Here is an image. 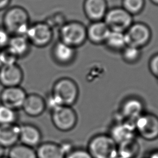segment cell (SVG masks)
<instances>
[{
    "instance_id": "obj_1",
    "label": "cell",
    "mask_w": 158,
    "mask_h": 158,
    "mask_svg": "<svg viewBox=\"0 0 158 158\" xmlns=\"http://www.w3.org/2000/svg\"><path fill=\"white\" fill-rule=\"evenodd\" d=\"M3 28L12 35H25L30 25L27 10L19 6L9 7L2 18Z\"/></svg>"
},
{
    "instance_id": "obj_2",
    "label": "cell",
    "mask_w": 158,
    "mask_h": 158,
    "mask_svg": "<svg viewBox=\"0 0 158 158\" xmlns=\"http://www.w3.org/2000/svg\"><path fill=\"white\" fill-rule=\"evenodd\" d=\"M93 158H116L117 144L109 134H98L89 141L87 149Z\"/></svg>"
},
{
    "instance_id": "obj_3",
    "label": "cell",
    "mask_w": 158,
    "mask_h": 158,
    "mask_svg": "<svg viewBox=\"0 0 158 158\" xmlns=\"http://www.w3.org/2000/svg\"><path fill=\"white\" fill-rule=\"evenodd\" d=\"M51 93L62 106H72L78 98L79 88L73 80L63 77L54 83Z\"/></svg>"
},
{
    "instance_id": "obj_4",
    "label": "cell",
    "mask_w": 158,
    "mask_h": 158,
    "mask_svg": "<svg viewBox=\"0 0 158 158\" xmlns=\"http://www.w3.org/2000/svg\"><path fill=\"white\" fill-rule=\"evenodd\" d=\"M61 41L76 48L84 44L87 40L86 27L80 22H66L59 29Z\"/></svg>"
},
{
    "instance_id": "obj_5",
    "label": "cell",
    "mask_w": 158,
    "mask_h": 158,
    "mask_svg": "<svg viewBox=\"0 0 158 158\" xmlns=\"http://www.w3.org/2000/svg\"><path fill=\"white\" fill-rule=\"evenodd\" d=\"M51 112L52 124L57 130L68 131L76 126L78 117L72 106H61Z\"/></svg>"
},
{
    "instance_id": "obj_6",
    "label": "cell",
    "mask_w": 158,
    "mask_h": 158,
    "mask_svg": "<svg viewBox=\"0 0 158 158\" xmlns=\"http://www.w3.org/2000/svg\"><path fill=\"white\" fill-rule=\"evenodd\" d=\"M25 36L31 44L43 48L52 41L53 30L46 22H38L30 24Z\"/></svg>"
},
{
    "instance_id": "obj_7",
    "label": "cell",
    "mask_w": 158,
    "mask_h": 158,
    "mask_svg": "<svg viewBox=\"0 0 158 158\" xmlns=\"http://www.w3.org/2000/svg\"><path fill=\"white\" fill-rule=\"evenodd\" d=\"M135 127L139 136L147 141L158 138V116L152 113H143L135 121Z\"/></svg>"
},
{
    "instance_id": "obj_8",
    "label": "cell",
    "mask_w": 158,
    "mask_h": 158,
    "mask_svg": "<svg viewBox=\"0 0 158 158\" xmlns=\"http://www.w3.org/2000/svg\"><path fill=\"white\" fill-rule=\"evenodd\" d=\"M103 21L110 30L125 32L133 24V17L123 7H115L107 10Z\"/></svg>"
},
{
    "instance_id": "obj_9",
    "label": "cell",
    "mask_w": 158,
    "mask_h": 158,
    "mask_svg": "<svg viewBox=\"0 0 158 158\" xmlns=\"http://www.w3.org/2000/svg\"><path fill=\"white\" fill-rule=\"evenodd\" d=\"M143 113H144L143 101L137 97L131 96L126 98L122 102L118 119L135 122Z\"/></svg>"
},
{
    "instance_id": "obj_10",
    "label": "cell",
    "mask_w": 158,
    "mask_h": 158,
    "mask_svg": "<svg viewBox=\"0 0 158 158\" xmlns=\"http://www.w3.org/2000/svg\"><path fill=\"white\" fill-rule=\"evenodd\" d=\"M127 45L141 48L150 40L151 33L149 28L142 23H133L125 32Z\"/></svg>"
},
{
    "instance_id": "obj_11",
    "label": "cell",
    "mask_w": 158,
    "mask_h": 158,
    "mask_svg": "<svg viewBox=\"0 0 158 158\" xmlns=\"http://www.w3.org/2000/svg\"><path fill=\"white\" fill-rule=\"evenodd\" d=\"M27 94L20 86L6 87L0 93V103L14 110L22 109Z\"/></svg>"
},
{
    "instance_id": "obj_12",
    "label": "cell",
    "mask_w": 158,
    "mask_h": 158,
    "mask_svg": "<svg viewBox=\"0 0 158 158\" xmlns=\"http://www.w3.org/2000/svg\"><path fill=\"white\" fill-rule=\"evenodd\" d=\"M109 135L117 144L128 139L135 138L136 131L135 122L117 119L110 127Z\"/></svg>"
},
{
    "instance_id": "obj_13",
    "label": "cell",
    "mask_w": 158,
    "mask_h": 158,
    "mask_svg": "<svg viewBox=\"0 0 158 158\" xmlns=\"http://www.w3.org/2000/svg\"><path fill=\"white\" fill-rule=\"evenodd\" d=\"M23 78V73L17 64L3 65L0 68V84L6 87L20 86Z\"/></svg>"
},
{
    "instance_id": "obj_14",
    "label": "cell",
    "mask_w": 158,
    "mask_h": 158,
    "mask_svg": "<svg viewBox=\"0 0 158 158\" xmlns=\"http://www.w3.org/2000/svg\"><path fill=\"white\" fill-rule=\"evenodd\" d=\"M41 131L35 125L30 123L20 125L19 141L20 143L34 148L41 143Z\"/></svg>"
},
{
    "instance_id": "obj_15",
    "label": "cell",
    "mask_w": 158,
    "mask_h": 158,
    "mask_svg": "<svg viewBox=\"0 0 158 158\" xmlns=\"http://www.w3.org/2000/svg\"><path fill=\"white\" fill-rule=\"evenodd\" d=\"M84 12L92 22L103 20L107 12V6L106 0H85Z\"/></svg>"
},
{
    "instance_id": "obj_16",
    "label": "cell",
    "mask_w": 158,
    "mask_h": 158,
    "mask_svg": "<svg viewBox=\"0 0 158 158\" xmlns=\"http://www.w3.org/2000/svg\"><path fill=\"white\" fill-rule=\"evenodd\" d=\"M23 112L30 117H38L46 110L44 98L36 93L28 94L22 107Z\"/></svg>"
},
{
    "instance_id": "obj_17",
    "label": "cell",
    "mask_w": 158,
    "mask_h": 158,
    "mask_svg": "<svg viewBox=\"0 0 158 158\" xmlns=\"http://www.w3.org/2000/svg\"><path fill=\"white\" fill-rule=\"evenodd\" d=\"M52 55L57 63L61 65L69 64L76 56V48L59 40L53 46Z\"/></svg>"
},
{
    "instance_id": "obj_18",
    "label": "cell",
    "mask_w": 158,
    "mask_h": 158,
    "mask_svg": "<svg viewBox=\"0 0 158 158\" xmlns=\"http://www.w3.org/2000/svg\"><path fill=\"white\" fill-rule=\"evenodd\" d=\"M110 31L103 20L92 22L86 27L87 39L94 44L105 43Z\"/></svg>"
},
{
    "instance_id": "obj_19",
    "label": "cell",
    "mask_w": 158,
    "mask_h": 158,
    "mask_svg": "<svg viewBox=\"0 0 158 158\" xmlns=\"http://www.w3.org/2000/svg\"><path fill=\"white\" fill-rule=\"evenodd\" d=\"M20 125L17 123L0 125V145L10 148L19 141Z\"/></svg>"
},
{
    "instance_id": "obj_20",
    "label": "cell",
    "mask_w": 158,
    "mask_h": 158,
    "mask_svg": "<svg viewBox=\"0 0 158 158\" xmlns=\"http://www.w3.org/2000/svg\"><path fill=\"white\" fill-rule=\"evenodd\" d=\"M35 151L37 158H65V157L60 144L54 142L41 143Z\"/></svg>"
},
{
    "instance_id": "obj_21",
    "label": "cell",
    "mask_w": 158,
    "mask_h": 158,
    "mask_svg": "<svg viewBox=\"0 0 158 158\" xmlns=\"http://www.w3.org/2000/svg\"><path fill=\"white\" fill-rule=\"evenodd\" d=\"M30 43L25 35H12L8 48L10 49L19 58L26 56L30 49Z\"/></svg>"
},
{
    "instance_id": "obj_22",
    "label": "cell",
    "mask_w": 158,
    "mask_h": 158,
    "mask_svg": "<svg viewBox=\"0 0 158 158\" xmlns=\"http://www.w3.org/2000/svg\"><path fill=\"white\" fill-rule=\"evenodd\" d=\"M140 151V145L135 138L128 139L117 144L118 156L123 158H136Z\"/></svg>"
},
{
    "instance_id": "obj_23",
    "label": "cell",
    "mask_w": 158,
    "mask_h": 158,
    "mask_svg": "<svg viewBox=\"0 0 158 158\" xmlns=\"http://www.w3.org/2000/svg\"><path fill=\"white\" fill-rule=\"evenodd\" d=\"M9 158H37L36 151L33 148L22 143L16 144L9 148Z\"/></svg>"
},
{
    "instance_id": "obj_24",
    "label": "cell",
    "mask_w": 158,
    "mask_h": 158,
    "mask_svg": "<svg viewBox=\"0 0 158 158\" xmlns=\"http://www.w3.org/2000/svg\"><path fill=\"white\" fill-rule=\"evenodd\" d=\"M105 43L112 50L122 51L127 46L125 32L110 30Z\"/></svg>"
},
{
    "instance_id": "obj_25",
    "label": "cell",
    "mask_w": 158,
    "mask_h": 158,
    "mask_svg": "<svg viewBox=\"0 0 158 158\" xmlns=\"http://www.w3.org/2000/svg\"><path fill=\"white\" fill-rule=\"evenodd\" d=\"M17 117V110L0 103V125L16 123Z\"/></svg>"
},
{
    "instance_id": "obj_26",
    "label": "cell",
    "mask_w": 158,
    "mask_h": 158,
    "mask_svg": "<svg viewBox=\"0 0 158 158\" xmlns=\"http://www.w3.org/2000/svg\"><path fill=\"white\" fill-rule=\"evenodd\" d=\"M122 51L123 59L129 64L136 62L141 57L140 48L137 47L127 45Z\"/></svg>"
},
{
    "instance_id": "obj_27",
    "label": "cell",
    "mask_w": 158,
    "mask_h": 158,
    "mask_svg": "<svg viewBox=\"0 0 158 158\" xmlns=\"http://www.w3.org/2000/svg\"><path fill=\"white\" fill-rule=\"evenodd\" d=\"M123 8L131 15L140 12L144 6V0H123Z\"/></svg>"
},
{
    "instance_id": "obj_28",
    "label": "cell",
    "mask_w": 158,
    "mask_h": 158,
    "mask_svg": "<svg viewBox=\"0 0 158 158\" xmlns=\"http://www.w3.org/2000/svg\"><path fill=\"white\" fill-rule=\"evenodd\" d=\"M1 57L3 65H9L17 64L19 57L8 47L0 50Z\"/></svg>"
},
{
    "instance_id": "obj_29",
    "label": "cell",
    "mask_w": 158,
    "mask_h": 158,
    "mask_svg": "<svg viewBox=\"0 0 158 158\" xmlns=\"http://www.w3.org/2000/svg\"><path fill=\"white\" fill-rule=\"evenodd\" d=\"M65 158H93L87 149L83 148H73Z\"/></svg>"
},
{
    "instance_id": "obj_30",
    "label": "cell",
    "mask_w": 158,
    "mask_h": 158,
    "mask_svg": "<svg viewBox=\"0 0 158 158\" xmlns=\"http://www.w3.org/2000/svg\"><path fill=\"white\" fill-rule=\"evenodd\" d=\"M46 108L48 109L51 112L55 109L62 106L58 99L51 93H50L47 97L44 99Z\"/></svg>"
},
{
    "instance_id": "obj_31",
    "label": "cell",
    "mask_w": 158,
    "mask_h": 158,
    "mask_svg": "<svg viewBox=\"0 0 158 158\" xmlns=\"http://www.w3.org/2000/svg\"><path fill=\"white\" fill-rule=\"evenodd\" d=\"M11 35L3 27H0V50L8 46Z\"/></svg>"
},
{
    "instance_id": "obj_32",
    "label": "cell",
    "mask_w": 158,
    "mask_h": 158,
    "mask_svg": "<svg viewBox=\"0 0 158 158\" xmlns=\"http://www.w3.org/2000/svg\"><path fill=\"white\" fill-rule=\"evenodd\" d=\"M149 68L152 75L158 80V54L153 56L151 59Z\"/></svg>"
},
{
    "instance_id": "obj_33",
    "label": "cell",
    "mask_w": 158,
    "mask_h": 158,
    "mask_svg": "<svg viewBox=\"0 0 158 158\" xmlns=\"http://www.w3.org/2000/svg\"><path fill=\"white\" fill-rule=\"evenodd\" d=\"M11 0H0V10L6 9L9 5Z\"/></svg>"
},
{
    "instance_id": "obj_34",
    "label": "cell",
    "mask_w": 158,
    "mask_h": 158,
    "mask_svg": "<svg viewBox=\"0 0 158 158\" xmlns=\"http://www.w3.org/2000/svg\"><path fill=\"white\" fill-rule=\"evenodd\" d=\"M146 158H158V150L151 151Z\"/></svg>"
},
{
    "instance_id": "obj_35",
    "label": "cell",
    "mask_w": 158,
    "mask_h": 158,
    "mask_svg": "<svg viewBox=\"0 0 158 158\" xmlns=\"http://www.w3.org/2000/svg\"><path fill=\"white\" fill-rule=\"evenodd\" d=\"M6 152V148L2 147V146L0 145V158L4 157V154Z\"/></svg>"
},
{
    "instance_id": "obj_36",
    "label": "cell",
    "mask_w": 158,
    "mask_h": 158,
    "mask_svg": "<svg viewBox=\"0 0 158 158\" xmlns=\"http://www.w3.org/2000/svg\"><path fill=\"white\" fill-rule=\"evenodd\" d=\"M3 65L2 62V59H1V52H0V68Z\"/></svg>"
},
{
    "instance_id": "obj_37",
    "label": "cell",
    "mask_w": 158,
    "mask_h": 158,
    "mask_svg": "<svg viewBox=\"0 0 158 158\" xmlns=\"http://www.w3.org/2000/svg\"><path fill=\"white\" fill-rule=\"evenodd\" d=\"M153 3H154L155 4H157L158 5V0H151Z\"/></svg>"
},
{
    "instance_id": "obj_38",
    "label": "cell",
    "mask_w": 158,
    "mask_h": 158,
    "mask_svg": "<svg viewBox=\"0 0 158 158\" xmlns=\"http://www.w3.org/2000/svg\"><path fill=\"white\" fill-rule=\"evenodd\" d=\"M116 158H123V157H120V156H118Z\"/></svg>"
},
{
    "instance_id": "obj_39",
    "label": "cell",
    "mask_w": 158,
    "mask_h": 158,
    "mask_svg": "<svg viewBox=\"0 0 158 158\" xmlns=\"http://www.w3.org/2000/svg\"><path fill=\"white\" fill-rule=\"evenodd\" d=\"M1 158H9L7 156H4V157H1Z\"/></svg>"
}]
</instances>
